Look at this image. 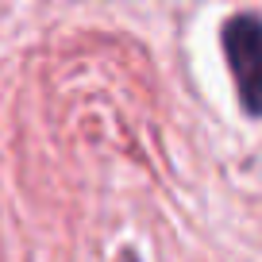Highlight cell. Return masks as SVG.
I'll use <instances>...</instances> for the list:
<instances>
[{"mask_svg": "<svg viewBox=\"0 0 262 262\" xmlns=\"http://www.w3.org/2000/svg\"><path fill=\"white\" fill-rule=\"evenodd\" d=\"M220 42L243 108L251 116H262V16H231L220 31Z\"/></svg>", "mask_w": 262, "mask_h": 262, "instance_id": "cell-1", "label": "cell"}]
</instances>
